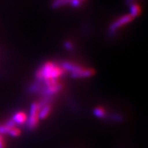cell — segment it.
I'll list each match as a JSON object with an SVG mask.
<instances>
[{
	"mask_svg": "<svg viewBox=\"0 0 148 148\" xmlns=\"http://www.w3.org/2000/svg\"><path fill=\"white\" fill-rule=\"evenodd\" d=\"M65 47L66 49H72V44L70 42H66Z\"/></svg>",
	"mask_w": 148,
	"mask_h": 148,
	"instance_id": "cell-12",
	"label": "cell"
},
{
	"mask_svg": "<svg viewBox=\"0 0 148 148\" xmlns=\"http://www.w3.org/2000/svg\"><path fill=\"white\" fill-rule=\"evenodd\" d=\"M79 1H81V2H82V1H85V0H79Z\"/></svg>",
	"mask_w": 148,
	"mask_h": 148,
	"instance_id": "cell-13",
	"label": "cell"
},
{
	"mask_svg": "<svg viewBox=\"0 0 148 148\" xmlns=\"http://www.w3.org/2000/svg\"><path fill=\"white\" fill-rule=\"evenodd\" d=\"M41 104L38 102H34L32 104L29 110V115H27V125L29 129L33 130L36 128L38 124L39 118V111Z\"/></svg>",
	"mask_w": 148,
	"mask_h": 148,
	"instance_id": "cell-3",
	"label": "cell"
},
{
	"mask_svg": "<svg viewBox=\"0 0 148 148\" xmlns=\"http://www.w3.org/2000/svg\"><path fill=\"white\" fill-rule=\"evenodd\" d=\"M79 0H54L52 3L53 8H58L63 5L70 4L73 7H78L81 5Z\"/></svg>",
	"mask_w": 148,
	"mask_h": 148,
	"instance_id": "cell-5",
	"label": "cell"
},
{
	"mask_svg": "<svg viewBox=\"0 0 148 148\" xmlns=\"http://www.w3.org/2000/svg\"><path fill=\"white\" fill-rule=\"evenodd\" d=\"M65 70L62 66L49 62H47L40 68L37 71L36 77L38 82L51 80V79H59L63 75Z\"/></svg>",
	"mask_w": 148,
	"mask_h": 148,
	"instance_id": "cell-1",
	"label": "cell"
},
{
	"mask_svg": "<svg viewBox=\"0 0 148 148\" xmlns=\"http://www.w3.org/2000/svg\"><path fill=\"white\" fill-rule=\"evenodd\" d=\"M93 114L96 117L99 119H103L106 116V111L102 107L98 106L93 110Z\"/></svg>",
	"mask_w": 148,
	"mask_h": 148,
	"instance_id": "cell-8",
	"label": "cell"
},
{
	"mask_svg": "<svg viewBox=\"0 0 148 148\" xmlns=\"http://www.w3.org/2000/svg\"><path fill=\"white\" fill-rule=\"evenodd\" d=\"M133 19H134V18L130 14L121 16V17L116 19L114 23L111 24L110 26V32L112 33V34H114L120 27L124 26L126 24L130 23Z\"/></svg>",
	"mask_w": 148,
	"mask_h": 148,
	"instance_id": "cell-4",
	"label": "cell"
},
{
	"mask_svg": "<svg viewBox=\"0 0 148 148\" xmlns=\"http://www.w3.org/2000/svg\"><path fill=\"white\" fill-rule=\"evenodd\" d=\"M131 1H132V0H131Z\"/></svg>",
	"mask_w": 148,
	"mask_h": 148,
	"instance_id": "cell-14",
	"label": "cell"
},
{
	"mask_svg": "<svg viewBox=\"0 0 148 148\" xmlns=\"http://www.w3.org/2000/svg\"><path fill=\"white\" fill-rule=\"evenodd\" d=\"M41 104V103H40ZM51 108V106L49 105V103L47 102L45 103V105H42L41 107H40V111H39V118L40 119H46L48 116L50 114Z\"/></svg>",
	"mask_w": 148,
	"mask_h": 148,
	"instance_id": "cell-7",
	"label": "cell"
},
{
	"mask_svg": "<svg viewBox=\"0 0 148 148\" xmlns=\"http://www.w3.org/2000/svg\"><path fill=\"white\" fill-rule=\"evenodd\" d=\"M21 133V130H20L19 128H18V127H16L15 126H14V127H11L10 130H9L8 134L10 135V136H14V137H16V136H20Z\"/></svg>",
	"mask_w": 148,
	"mask_h": 148,
	"instance_id": "cell-10",
	"label": "cell"
},
{
	"mask_svg": "<svg viewBox=\"0 0 148 148\" xmlns=\"http://www.w3.org/2000/svg\"><path fill=\"white\" fill-rule=\"evenodd\" d=\"M141 10H140V6L137 4H132L130 6V15L133 18L136 17L139 15Z\"/></svg>",
	"mask_w": 148,
	"mask_h": 148,
	"instance_id": "cell-9",
	"label": "cell"
},
{
	"mask_svg": "<svg viewBox=\"0 0 148 148\" xmlns=\"http://www.w3.org/2000/svg\"><path fill=\"white\" fill-rule=\"evenodd\" d=\"M62 66L65 71L71 72V76L73 77H87L93 75L94 71L91 69H87L77 65L73 62H64Z\"/></svg>",
	"mask_w": 148,
	"mask_h": 148,
	"instance_id": "cell-2",
	"label": "cell"
},
{
	"mask_svg": "<svg viewBox=\"0 0 148 148\" xmlns=\"http://www.w3.org/2000/svg\"><path fill=\"white\" fill-rule=\"evenodd\" d=\"M12 120L15 123V125L24 124V123H27V115L23 111H18L12 116Z\"/></svg>",
	"mask_w": 148,
	"mask_h": 148,
	"instance_id": "cell-6",
	"label": "cell"
},
{
	"mask_svg": "<svg viewBox=\"0 0 148 148\" xmlns=\"http://www.w3.org/2000/svg\"><path fill=\"white\" fill-rule=\"evenodd\" d=\"M5 147V144H4V141H3L2 137L0 135V148H4Z\"/></svg>",
	"mask_w": 148,
	"mask_h": 148,
	"instance_id": "cell-11",
	"label": "cell"
}]
</instances>
